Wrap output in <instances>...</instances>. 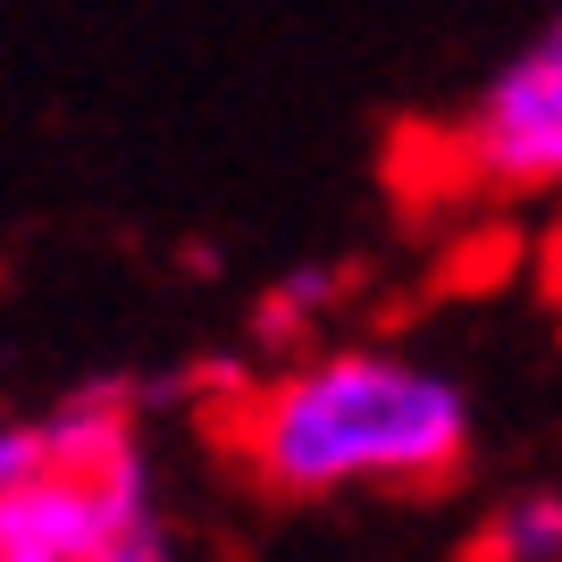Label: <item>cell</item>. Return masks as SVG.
I'll list each match as a JSON object with an SVG mask.
<instances>
[{"instance_id":"6da1fadb","label":"cell","mask_w":562,"mask_h":562,"mask_svg":"<svg viewBox=\"0 0 562 562\" xmlns=\"http://www.w3.org/2000/svg\"><path fill=\"white\" fill-rule=\"evenodd\" d=\"M235 453L269 495H420L470 462L462 378L386 345H328L235 395Z\"/></svg>"},{"instance_id":"7a4b0ae2","label":"cell","mask_w":562,"mask_h":562,"mask_svg":"<svg viewBox=\"0 0 562 562\" xmlns=\"http://www.w3.org/2000/svg\"><path fill=\"white\" fill-rule=\"evenodd\" d=\"M446 168L487 202L562 193V9L470 93V110L446 135Z\"/></svg>"},{"instance_id":"3957f363","label":"cell","mask_w":562,"mask_h":562,"mask_svg":"<svg viewBox=\"0 0 562 562\" xmlns=\"http://www.w3.org/2000/svg\"><path fill=\"white\" fill-rule=\"evenodd\" d=\"M487 562H562V487H520L504 495L479 529Z\"/></svg>"},{"instance_id":"277c9868","label":"cell","mask_w":562,"mask_h":562,"mask_svg":"<svg viewBox=\"0 0 562 562\" xmlns=\"http://www.w3.org/2000/svg\"><path fill=\"white\" fill-rule=\"evenodd\" d=\"M328 303H336V269H294L252 303V336L260 345H311Z\"/></svg>"},{"instance_id":"5b68a950","label":"cell","mask_w":562,"mask_h":562,"mask_svg":"<svg viewBox=\"0 0 562 562\" xmlns=\"http://www.w3.org/2000/svg\"><path fill=\"white\" fill-rule=\"evenodd\" d=\"M546 278H554V294H562V227H554V244H546Z\"/></svg>"}]
</instances>
